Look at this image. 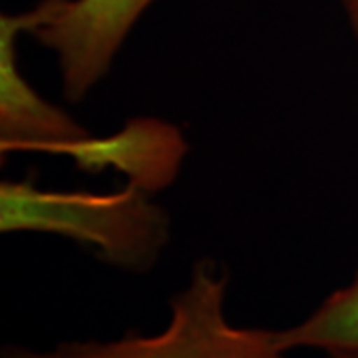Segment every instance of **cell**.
Returning <instances> with one entry per match:
<instances>
[{
  "mask_svg": "<svg viewBox=\"0 0 358 358\" xmlns=\"http://www.w3.org/2000/svg\"><path fill=\"white\" fill-rule=\"evenodd\" d=\"M0 231L48 233L110 267L145 275L171 241V217L154 195L126 183L110 193L46 189L32 179L0 183Z\"/></svg>",
  "mask_w": 358,
  "mask_h": 358,
  "instance_id": "obj_1",
  "label": "cell"
},
{
  "mask_svg": "<svg viewBox=\"0 0 358 358\" xmlns=\"http://www.w3.org/2000/svg\"><path fill=\"white\" fill-rule=\"evenodd\" d=\"M227 289V271L213 259H201L187 282L171 294L169 319L159 333L64 341L48 350L6 345L0 358H285L275 331L231 322Z\"/></svg>",
  "mask_w": 358,
  "mask_h": 358,
  "instance_id": "obj_2",
  "label": "cell"
},
{
  "mask_svg": "<svg viewBox=\"0 0 358 358\" xmlns=\"http://www.w3.org/2000/svg\"><path fill=\"white\" fill-rule=\"evenodd\" d=\"M155 0H58L32 38L56 56L62 92L80 103L114 68L131 30Z\"/></svg>",
  "mask_w": 358,
  "mask_h": 358,
  "instance_id": "obj_3",
  "label": "cell"
},
{
  "mask_svg": "<svg viewBox=\"0 0 358 358\" xmlns=\"http://www.w3.org/2000/svg\"><path fill=\"white\" fill-rule=\"evenodd\" d=\"M58 0H38L22 13L0 16V152L70 155L94 131L40 96L18 68V38L50 18Z\"/></svg>",
  "mask_w": 358,
  "mask_h": 358,
  "instance_id": "obj_4",
  "label": "cell"
},
{
  "mask_svg": "<svg viewBox=\"0 0 358 358\" xmlns=\"http://www.w3.org/2000/svg\"><path fill=\"white\" fill-rule=\"evenodd\" d=\"M189 154L185 134L159 117H131L108 136H92L74 154L82 171H120L126 183L155 193L169 187Z\"/></svg>",
  "mask_w": 358,
  "mask_h": 358,
  "instance_id": "obj_5",
  "label": "cell"
},
{
  "mask_svg": "<svg viewBox=\"0 0 358 358\" xmlns=\"http://www.w3.org/2000/svg\"><path fill=\"white\" fill-rule=\"evenodd\" d=\"M275 341L285 352L313 348L327 357L358 358V267L352 279L324 296L307 319L275 331Z\"/></svg>",
  "mask_w": 358,
  "mask_h": 358,
  "instance_id": "obj_6",
  "label": "cell"
},
{
  "mask_svg": "<svg viewBox=\"0 0 358 358\" xmlns=\"http://www.w3.org/2000/svg\"><path fill=\"white\" fill-rule=\"evenodd\" d=\"M343 13H345L346 24L352 32V38L358 44V0H338Z\"/></svg>",
  "mask_w": 358,
  "mask_h": 358,
  "instance_id": "obj_7",
  "label": "cell"
},
{
  "mask_svg": "<svg viewBox=\"0 0 358 358\" xmlns=\"http://www.w3.org/2000/svg\"><path fill=\"white\" fill-rule=\"evenodd\" d=\"M327 358H355V357H341V355H331V357Z\"/></svg>",
  "mask_w": 358,
  "mask_h": 358,
  "instance_id": "obj_8",
  "label": "cell"
}]
</instances>
